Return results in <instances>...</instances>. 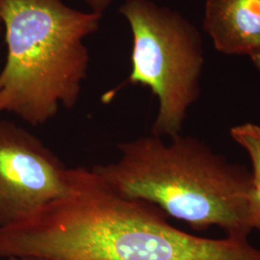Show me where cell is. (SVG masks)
Segmentation results:
<instances>
[{"instance_id": "8fae6325", "label": "cell", "mask_w": 260, "mask_h": 260, "mask_svg": "<svg viewBox=\"0 0 260 260\" xmlns=\"http://www.w3.org/2000/svg\"><path fill=\"white\" fill-rule=\"evenodd\" d=\"M10 260H43V259H39V258H31V257H26V258H16V259H10Z\"/></svg>"}, {"instance_id": "277c9868", "label": "cell", "mask_w": 260, "mask_h": 260, "mask_svg": "<svg viewBox=\"0 0 260 260\" xmlns=\"http://www.w3.org/2000/svg\"><path fill=\"white\" fill-rule=\"evenodd\" d=\"M119 11L132 32L131 73L122 85L149 88L158 101L151 135L176 137L200 95L201 35L182 15L150 0H125Z\"/></svg>"}, {"instance_id": "6da1fadb", "label": "cell", "mask_w": 260, "mask_h": 260, "mask_svg": "<svg viewBox=\"0 0 260 260\" xmlns=\"http://www.w3.org/2000/svg\"><path fill=\"white\" fill-rule=\"evenodd\" d=\"M0 257L43 260H260L248 237L211 239L175 228L157 206L116 194L92 169L75 188L0 229Z\"/></svg>"}, {"instance_id": "5b68a950", "label": "cell", "mask_w": 260, "mask_h": 260, "mask_svg": "<svg viewBox=\"0 0 260 260\" xmlns=\"http://www.w3.org/2000/svg\"><path fill=\"white\" fill-rule=\"evenodd\" d=\"M77 173L26 128L0 120V229L70 194Z\"/></svg>"}, {"instance_id": "7c38bea8", "label": "cell", "mask_w": 260, "mask_h": 260, "mask_svg": "<svg viewBox=\"0 0 260 260\" xmlns=\"http://www.w3.org/2000/svg\"><path fill=\"white\" fill-rule=\"evenodd\" d=\"M1 30H2V24H1V19H0V33H1Z\"/></svg>"}, {"instance_id": "3957f363", "label": "cell", "mask_w": 260, "mask_h": 260, "mask_svg": "<svg viewBox=\"0 0 260 260\" xmlns=\"http://www.w3.org/2000/svg\"><path fill=\"white\" fill-rule=\"evenodd\" d=\"M102 14L82 12L63 0H0L7 57L0 72V114L32 126L73 109L87 78L86 37L98 31Z\"/></svg>"}, {"instance_id": "9c48e42d", "label": "cell", "mask_w": 260, "mask_h": 260, "mask_svg": "<svg viewBox=\"0 0 260 260\" xmlns=\"http://www.w3.org/2000/svg\"><path fill=\"white\" fill-rule=\"evenodd\" d=\"M87 4L91 7V11H93L95 13L102 14L107 9L113 0H85Z\"/></svg>"}, {"instance_id": "30bf717a", "label": "cell", "mask_w": 260, "mask_h": 260, "mask_svg": "<svg viewBox=\"0 0 260 260\" xmlns=\"http://www.w3.org/2000/svg\"><path fill=\"white\" fill-rule=\"evenodd\" d=\"M250 58H251V62L253 63V65L256 68V70H257V72H258V74L260 75V53L259 54L251 56Z\"/></svg>"}, {"instance_id": "52a82bcc", "label": "cell", "mask_w": 260, "mask_h": 260, "mask_svg": "<svg viewBox=\"0 0 260 260\" xmlns=\"http://www.w3.org/2000/svg\"><path fill=\"white\" fill-rule=\"evenodd\" d=\"M231 136L248 152L252 164L251 173L252 188L260 189L259 125L251 122L235 125L231 129Z\"/></svg>"}, {"instance_id": "8992f818", "label": "cell", "mask_w": 260, "mask_h": 260, "mask_svg": "<svg viewBox=\"0 0 260 260\" xmlns=\"http://www.w3.org/2000/svg\"><path fill=\"white\" fill-rule=\"evenodd\" d=\"M203 25L223 54L260 53V0H206Z\"/></svg>"}, {"instance_id": "7a4b0ae2", "label": "cell", "mask_w": 260, "mask_h": 260, "mask_svg": "<svg viewBox=\"0 0 260 260\" xmlns=\"http://www.w3.org/2000/svg\"><path fill=\"white\" fill-rule=\"evenodd\" d=\"M120 156L92 168L116 194L157 206L195 231L222 229L248 237L251 174L200 140L181 134L166 143L153 135L122 142Z\"/></svg>"}, {"instance_id": "ba28073f", "label": "cell", "mask_w": 260, "mask_h": 260, "mask_svg": "<svg viewBox=\"0 0 260 260\" xmlns=\"http://www.w3.org/2000/svg\"><path fill=\"white\" fill-rule=\"evenodd\" d=\"M247 219L249 226L260 234V189L251 188L247 202Z\"/></svg>"}]
</instances>
